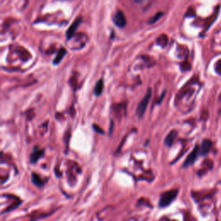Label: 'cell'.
<instances>
[{
  "mask_svg": "<svg viewBox=\"0 0 221 221\" xmlns=\"http://www.w3.org/2000/svg\"><path fill=\"white\" fill-rule=\"evenodd\" d=\"M178 195V190L177 189H173L169 190L166 193H163L161 195V199L159 201L160 207H166L169 206L171 202L175 199V197Z\"/></svg>",
  "mask_w": 221,
  "mask_h": 221,
  "instance_id": "cell-1",
  "label": "cell"
},
{
  "mask_svg": "<svg viewBox=\"0 0 221 221\" xmlns=\"http://www.w3.org/2000/svg\"><path fill=\"white\" fill-rule=\"evenodd\" d=\"M151 95H152V92H151V89H148L147 91V93L145 94V96L143 97V98L141 100V102L139 103V105L137 106V114L139 117H142L146 109H147V106L149 105V102H150V99H151Z\"/></svg>",
  "mask_w": 221,
  "mask_h": 221,
  "instance_id": "cell-2",
  "label": "cell"
},
{
  "mask_svg": "<svg viewBox=\"0 0 221 221\" xmlns=\"http://www.w3.org/2000/svg\"><path fill=\"white\" fill-rule=\"evenodd\" d=\"M113 23H115L116 26H117L118 28H124L126 25V18H125V15L124 13L118 10H117L113 16Z\"/></svg>",
  "mask_w": 221,
  "mask_h": 221,
  "instance_id": "cell-3",
  "label": "cell"
},
{
  "mask_svg": "<svg viewBox=\"0 0 221 221\" xmlns=\"http://www.w3.org/2000/svg\"><path fill=\"white\" fill-rule=\"evenodd\" d=\"M199 150H200V149H199V146L196 145L195 147V149H194V151H192V152L189 154V156L186 157V161H185V162H184V164H183V167H188V166L192 165V164L195 162V160L197 158V156H198Z\"/></svg>",
  "mask_w": 221,
  "mask_h": 221,
  "instance_id": "cell-4",
  "label": "cell"
},
{
  "mask_svg": "<svg viewBox=\"0 0 221 221\" xmlns=\"http://www.w3.org/2000/svg\"><path fill=\"white\" fill-rule=\"evenodd\" d=\"M80 23H81V18H78L77 19H75V21L71 24L69 29L67 31V37H68V39H70V38H72L73 36L75 31H76V29H78V27L80 24Z\"/></svg>",
  "mask_w": 221,
  "mask_h": 221,
  "instance_id": "cell-5",
  "label": "cell"
},
{
  "mask_svg": "<svg viewBox=\"0 0 221 221\" xmlns=\"http://www.w3.org/2000/svg\"><path fill=\"white\" fill-rule=\"evenodd\" d=\"M177 136V132L175 131H172L168 133L167 137L165 138V144H167L168 146H171L173 144V142L175 141V137Z\"/></svg>",
  "mask_w": 221,
  "mask_h": 221,
  "instance_id": "cell-6",
  "label": "cell"
},
{
  "mask_svg": "<svg viewBox=\"0 0 221 221\" xmlns=\"http://www.w3.org/2000/svg\"><path fill=\"white\" fill-rule=\"evenodd\" d=\"M211 146H212V142L208 139L204 140L203 142H202V146H201V153L203 155H206L210 151Z\"/></svg>",
  "mask_w": 221,
  "mask_h": 221,
  "instance_id": "cell-7",
  "label": "cell"
},
{
  "mask_svg": "<svg viewBox=\"0 0 221 221\" xmlns=\"http://www.w3.org/2000/svg\"><path fill=\"white\" fill-rule=\"evenodd\" d=\"M66 53H67V51H66L65 48H61L60 51L57 53V55H56L55 59L54 60V64H58V63H60V62L63 59V57H64V55L66 54Z\"/></svg>",
  "mask_w": 221,
  "mask_h": 221,
  "instance_id": "cell-8",
  "label": "cell"
},
{
  "mask_svg": "<svg viewBox=\"0 0 221 221\" xmlns=\"http://www.w3.org/2000/svg\"><path fill=\"white\" fill-rule=\"evenodd\" d=\"M103 87H104V84H103V80H99L97 82L95 88H94V93L96 95H100L103 92Z\"/></svg>",
  "mask_w": 221,
  "mask_h": 221,
  "instance_id": "cell-9",
  "label": "cell"
},
{
  "mask_svg": "<svg viewBox=\"0 0 221 221\" xmlns=\"http://www.w3.org/2000/svg\"><path fill=\"white\" fill-rule=\"evenodd\" d=\"M32 181L34 182V184L37 186H42L43 185V181H42V179L38 176L36 174H32Z\"/></svg>",
  "mask_w": 221,
  "mask_h": 221,
  "instance_id": "cell-10",
  "label": "cell"
},
{
  "mask_svg": "<svg viewBox=\"0 0 221 221\" xmlns=\"http://www.w3.org/2000/svg\"><path fill=\"white\" fill-rule=\"evenodd\" d=\"M43 151H35V153H33V154L31 155V157H30L31 162H35L37 160L41 157V156L43 155Z\"/></svg>",
  "mask_w": 221,
  "mask_h": 221,
  "instance_id": "cell-11",
  "label": "cell"
},
{
  "mask_svg": "<svg viewBox=\"0 0 221 221\" xmlns=\"http://www.w3.org/2000/svg\"><path fill=\"white\" fill-rule=\"evenodd\" d=\"M162 13H157V15H156V16L155 18H152V19H151V20H150V23H155V22H156V20L158 19V18H160L161 17H162Z\"/></svg>",
  "mask_w": 221,
  "mask_h": 221,
  "instance_id": "cell-12",
  "label": "cell"
}]
</instances>
